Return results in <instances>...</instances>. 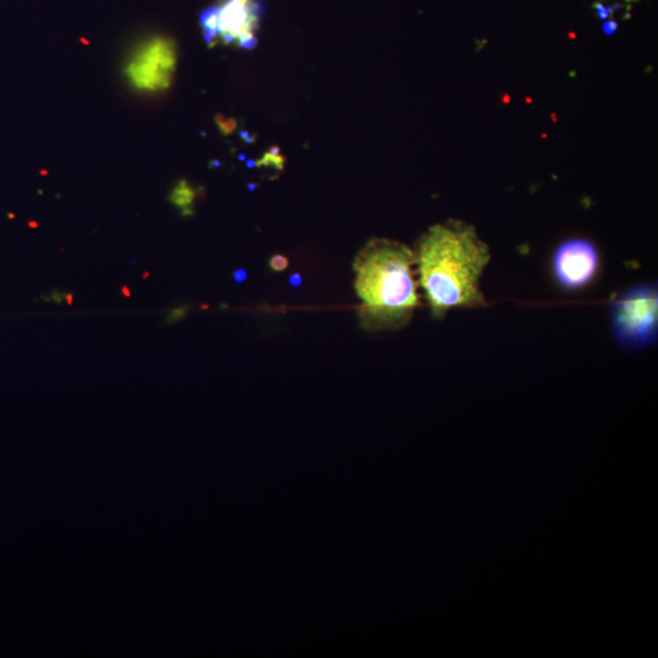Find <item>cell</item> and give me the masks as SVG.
Listing matches in <instances>:
<instances>
[{"instance_id": "cell-1", "label": "cell", "mask_w": 658, "mask_h": 658, "mask_svg": "<svg viewBox=\"0 0 658 658\" xmlns=\"http://www.w3.org/2000/svg\"><path fill=\"white\" fill-rule=\"evenodd\" d=\"M413 253L434 319H444L451 310L486 307L481 279L492 254L473 226L459 219L432 226Z\"/></svg>"}, {"instance_id": "cell-2", "label": "cell", "mask_w": 658, "mask_h": 658, "mask_svg": "<svg viewBox=\"0 0 658 658\" xmlns=\"http://www.w3.org/2000/svg\"><path fill=\"white\" fill-rule=\"evenodd\" d=\"M359 311L366 331H399L421 307L417 258L405 244L373 238L353 260Z\"/></svg>"}, {"instance_id": "cell-3", "label": "cell", "mask_w": 658, "mask_h": 658, "mask_svg": "<svg viewBox=\"0 0 658 658\" xmlns=\"http://www.w3.org/2000/svg\"><path fill=\"white\" fill-rule=\"evenodd\" d=\"M265 17L263 0H218L202 11L199 24L210 47L226 45L251 51L259 43Z\"/></svg>"}, {"instance_id": "cell-4", "label": "cell", "mask_w": 658, "mask_h": 658, "mask_svg": "<svg viewBox=\"0 0 658 658\" xmlns=\"http://www.w3.org/2000/svg\"><path fill=\"white\" fill-rule=\"evenodd\" d=\"M615 339L621 348L641 350L658 338L657 282L639 284L621 291L611 305Z\"/></svg>"}, {"instance_id": "cell-5", "label": "cell", "mask_w": 658, "mask_h": 658, "mask_svg": "<svg viewBox=\"0 0 658 658\" xmlns=\"http://www.w3.org/2000/svg\"><path fill=\"white\" fill-rule=\"evenodd\" d=\"M177 63L176 42L167 35H153L132 49L124 76L134 92L161 95L173 85Z\"/></svg>"}, {"instance_id": "cell-6", "label": "cell", "mask_w": 658, "mask_h": 658, "mask_svg": "<svg viewBox=\"0 0 658 658\" xmlns=\"http://www.w3.org/2000/svg\"><path fill=\"white\" fill-rule=\"evenodd\" d=\"M599 253L585 239H570L559 244L553 258L557 284L566 290L587 287L599 270Z\"/></svg>"}, {"instance_id": "cell-7", "label": "cell", "mask_w": 658, "mask_h": 658, "mask_svg": "<svg viewBox=\"0 0 658 658\" xmlns=\"http://www.w3.org/2000/svg\"><path fill=\"white\" fill-rule=\"evenodd\" d=\"M198 192L194 189L186 179H181L171 191L168 201L175 205L183 217H189L194 214V203L197 199Z\"/></svg>"}, {"instance_id": "cell-8", "label": "cell", "mask_w": 658, "mask_h": 658, "mask_svg": "<svg viewBox=\"0 0 658 658\" xmlns=\"http://www.w3.org/2000/svg\"><path fill=\"white\" fill-rule=\"evenodd\" d=\"M270 267L275 273H284L289 267V260L286 258V256L277 254L270 260Z\"/></svg>"}, {"instance_id": "cell-9", "label": "cell", "mask_w": 658, "mask_h": 658, "mask_svg": "<svg viewBox=\"0 0 658 658\" xmlns=\"http://www.w3.org/2000/svg\"><path fill=\"white\" fill-rule=\"evenodd\" d=\"M284 158L278 153L266 154L260 165H274L278 169L282 168Z\"/></svg>"}, {"instance_id": "cell-10", "label": "cell", "mask_w": 658, "mask_h": 658, "mask_svg": "<svg viewBox=\"0 0 658 658\" xmlns=\"http://www.w3.org/2000/svg\"><path fill=\"white\" fill-rule=\"evenodd\" d=\"M188 308H178L171 310L167 316V323H175L186 316Z\"/></svg>"}, {"instance_id": "cell-11", "label": "cell", "mask_w": 658, "mask_h": 658, "mask_svg": "<svg viewBox=\"0 0 658 658\" xmlns=\"http://www.w3.org/2000/svg\"><path fill=\"white\" fill-rule=\"evenodd\" d=\"M301 282H302V278H301L300 274H292L289 277V284L292 287H299L301 285Z\"/></svg>"}, {"instance_id": "cell-12", "label": "cell", "mask_w": 658, "mask_h": 658, "mask_svg": "<svg viewBox=\"0 0 658 658\" xmlns=\"http://www.w3.org/2000/svg\"><path fill=\"white\" fill-rule=\"evenodd\" d=\"M248 277L247 271L246 270H237L234 274V278L236 280L237 284H241L244 282V280H246Z\"/></svg>"}, {"instance_id": "cell-13", "label": "cell", "mask_w": 658, "mask_h": 658, "mask_svg": "<svg viewBox=\"0 0 658 658\" xmlns=\"http://www.w3.org/2000/svg\"><path fill=\"white\" fill-rule=\"evenodd\" d=\"M64 299H65L64 292H60L59 290L53 291V300L54 301H56L58 304H61V302H63Z\"/></svg>"}, {"instance_id": "cell-14", "label": "cell", "mask_w": 658, "mask_h": 658, "mask_svg": "<svg viewBox=\"0 0 658 658\" xmlns=\"http://www.w3.org/2000/svg\"><path fill=\"white\" fill-rule=\"evenodd\" d=\"M604 30L607 33H613L616 30V23H614V22L606 23Z\"/></svg>"}, {"instance_id": "cell-15", "label": "cell", "mask_w": 658, "mask_h": 658, "mask_svg": "<svg viewBox=\"0 0 658 658\" xmlns=\"http://www.w3.org/2000/svg\"><path fill=\"white\" fill-rule=\"evenodd\" d=\"M64 297L68 301V305H70V307H71L72 300H73V292H64Z\"/></svg>"}, {"instance_id": "cell-16", "label": "cell", "mask_w": 658, "mask_h": 658, "mask_svg": "<svg viewBox=\"0 0 658 658\" xmlns=\"http://www.w3.org/2000/svg\"><path fill=\"white\" fill-rule=\"evenodd\" d=\"M121 292L125 297L131 298V291H130V289L126 286H124V287L121 288Z\"/></svg>"}]
</instances>
